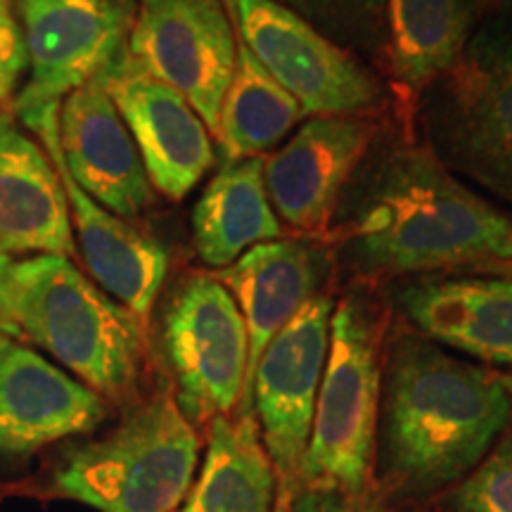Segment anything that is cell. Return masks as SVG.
Returning <instances> with one entry per match:
<instances>
[{"mask_svg": "<svg viewBox=\"0 0 512 512\" xmlns=\"http://www.w3.org/2000/svg\"><path fill=\"white\" fill-rule=\"evenodd\" d=\"M309 22L339 48L354 53H377L389 48V0H275Z\"/></svg>", "mask_w": 512, "mask_h": 512, "instance_id": "cb8c5ba5", "label": "cell"}, {"mask_svg": "<svg viewBox=\"0 0 512 512\" xmlns=\"http://www.w3.org/2000/svg\"><path fill=\"white\" fill-rule=\"evenodd\" d=\"M503 380H505V387H508V392L512 396V377H503Z\"/></svg>", "mask_w": 512, "mask_h": 512, "instance_id": "4dcf8cb0", "label": "cell"}, {"mask_svg": "<svg viewBox=\"0 0 512 512\" xmlns=\"http://www.w3.org/2000/svg\"><path fill=\"white\" fill-rule=\"evenodd\" d=\"M512 415L501 375L401 332L382 361L375 472L399 498L451 489L498 444Z\"/></svg>", "mask_w": 512, "mask_h": 512, "instance_id": "7a4b0ae2", "label": "cell"}, {"mask_svg": "<svg viewBox=\"0 0 512 512\" xmlns=\"http://www.w3.org/2000/svg\"><path fill=\"white\" fill-rule=\"evenodd\" d=\"M3 3H8L10 8H22V5L27 3V0H3Z\"/></svg>", "mask_w": 512, "mask_h": 512, "instance_id": "f546056e", "label": "cell"}, {"mask_svg": "<svg viewBox=\"0 0 512 512\" xmlns=\"http://www.w3.org/2000/svg\"><path fill=\"white\" fill-rule=\"evenodd\" d=\"M339 221L344 261L375 278L470 271L512 259V216L441 164L425 143L380 150L349 183Z\"/></svg>", "mask_w": 512, "mask_h": 512, "instance_id": "6da1fadb", "label": "cell"}, {"mask_svg": "<svg viewBox=\"0 0 512 512\" xmlns=\"http://www.w3.org/2000/svg\"><path fill=\"white\" fill-rule=\"evenodd\" d=\"M328 254L306 240L261 242L221 268L216 278L228 287L245 318L249 335L247 380L271 339L316 299L328 280ZM245 380V384H247Z\"/></svg>", "mask_w": 512, "mask_h": 512, "instance_id": "d6986e66", "label": "cell"}, {"mask_svg": "<svg viewBox=\"0 0 512 512\" xmlns=\"http://www.w3.org/2000/svg\"><path fill=\"white\" fill-rule=\"evenodd\" d=\"M3 320L5 335L29 339L102 399L124 401L136 392L145 363V325L67 256L10 261Z\"/></svg>", "mask_w": 512, "mask_h": 512, "instance_id": "3957f363", "label": "cell"}, {"mask_svg": "<svg viewBox=\"0 0 512 512\" xmlns=\"http://www.w3.org/2000/svg\"><path fill=\"white\" fill-rule=\"evenodd\" d=\"M200 463V437L171 394L133 406L105 437L69 448L50 491L98 512H176Z\"/></svg>", "mask_w": 512, "mask_h": 512, "instance_id": "5b68a950", "label": "cell"}, {"mask_svg": "<svg viewBox=\"0 0 512 512\" xmlns=\"http://www.w3.org/2000/svg\"><path fill=\"white\" fill-rule=\"evenodd\" d=\"M444 512H512V437L486 453L470 475H465L441 498Z\"/></svg>", "mask_w": 512, "mask_h": 512, "instance_id": "d4e9b609", "label": "cell"}, {"mask_svg": "<svg viewBox=\"0 0 512 512\" xmlns=\"http://www.w3.org/2000/svg\"><path fill=\"white\" fill-rule=\"evenodd\" d=\"M389 5H392V0H389Z\"/></svg>", "mask_w": 512, "mask_h": 512, "instance_id": "1f68e13d", "label": "cell"}, {"mask_svg": "<svg viewBox=\"0 0 512 512\" xmlns=\"http://www.w3.org/2000/svg\"><path fill=\"white\" fill-rule=\"evenodd\" d=\"M107 418L91 387L38 351L0 337V458H22L88 434Z\"/></svg>", "mask_w": 512, "mask_h": 512, "instance_id": "9a60e30c", "label": "cell"}, {"mask_svg": "<svg viewBox=\"0 0 512 512\" xmlns=\"http://www.w3.org/2000/svg\"><path fill=\"white\" fill-rule=\"evenodd\" d=\"M489 275H496V278L510 280V283H512V259L510 261H503V264H498V266L491 268Z\"/></svg>", "mask_w": 512, "mask_h": 512, "instance_id": "f1b7e54d", "label": "cell"}, {"mask_svg": "<svg viewBox=\"0 0 512 512\" xmlns=\"http://www.w3.org/2000/svg\"><path fill=\"white\" fill-rule=\"evenodd\" d=\"M408 323L444 349L512 370V283L503 278L420 280L396 292Z\"/></svg>", "mask_w": 512, "mask_h": 512, "instance_id": "ac0fdd59", "label": "cell"}, {"mask_svg": "<svg viewBox=\"0 0 512 512\" xmlns=\"http://www.w3.org/2000/svg\"><path fill=\"white\" fill-rule=\"evenodd\" d=\"M382 361L380 318L363 294H349L332 313L328 363L299 486L344 494L375 491Z\"/></svg>", "mask_w": 512, "mask_h": 512, "instance_id": "8992f818", "label": "cell"}, {"mask_svg": "<svg viewBox=\"0 0 512 512\" xmlns=\"http://www.w3.org/2000/svg\"><path fill=\"white\" fill-rule=\"evenodd\" d=\"M117 105L152 188L181 202L214 166V140L204 119L181 93L166 86L121 50L100 74Z\"/></svg>", "mask_w": 512, "mask_h": 512, "instance_id": "4fadbf2b", "label": "cell"}, {"mask_svg": "<svg viewBox=\"0 0 512 512\" xmlns=\"http://www.w3.org/2000/svg\"><path fill=\"white\" fill-rule=\"evenodd\" d=\"M57 117L60 114L46 117L31 128V133L46 147L67 192L76 252L93 283L145 325L166 280L169 256L152 235L100 207L76 185L60 155Z\"/></svg>", "mask_w": 512, "mask_h": 512, "instance_id": "5bb4252c", "label": "cell"}, {"mask_svg": "<svg viewBox=\"0 0 512 512\" xmlns=\"http://www.w3.org/2000/svg\"><path fill=\"white\" fill-rule=\"evenodd\" d=\"M174 399L192 425L228 418L245 392L249 335L233 294L216 275L183 280L162 318Z\"/></svg>", "mask_w": 512, "mask_h": 512, "instance_id": "ba28073f", "label": "cell"}, {"mask_svg": "<svg viewBox=\"0 0 512 512\" xmlns=\"http://www.w3.org/2000/svg\"><path fill=\"white\" fill-rule=\"evenodd\" d=\"M375 133L377 126L363 117H306L264 159L275 216L299 233H325Z\"/></svg>", "mask_w": 512, "mask_h": 512, "instance_id": "7c38bea8", "label": "cell"}, {"mask_svg": "<svg viewBox=\"0 0 512 512\" xmlns=\"http://www.w3.org/2000/svg\"><path fill=\"white\" fill-rule=\"evenodd\" d=\"M19 10L31 74L12 107L31 131L117 60L131 19L117 0H27Z\"/></svg>", "mask_w": 512, "mask_h": 512, "instance_id": "8fae6325", "label": "cell"}, {"mask_svg": "<svg viewBox=\"0 0 512 512\" xmlns=\"http://www.w3.org/2000/svg\"><path fill=\"white\" fill-rule=\"evenodd\" d=\"M0 252L76 256L60 174L10 112H0Z\"/></svg>", "mask_w": 512, "mask_h": 512, "instance_id": "e0dca14e", "label": "cell"}, {"mask_svg": "<svg viewBox=\"0 0 512 512\" xmlns=\"http://www.w3.org/2000/svg\"><path fill=\"white\" fill-rule=\"evenodd\" d=\"M27 64L24 31L19 27L10 5L0 0V105H12L17 83L22 79Z\"/></svg>", "mask_w": 512, "mask_h": 512, "instance_id": "484cf974", "label": "cell"}, {"mask_svg": "<svg viewBox=\"0 0 512 512\" xmlns=\"http://www.w3.org/2000/svg\"><path fill=\"white\" fill-rule=\"evenodd\" d=\"M235 34L306 117H361L384 98L382 81L275 0H223Z\"/></svg>", "mask_w": 512, "mask_h": 512, "instance_id": "9c48e42d", "label": "cell"}, {"mask_svg": "<svg viewBox=\"0 0 512 512\" xmlns=\"http://www.w3.org/2000/svg\"><path fill=\"white\" fill-rule=\"evenodd\" d=\"M283 233L266 190L264 159L223 164L192 209L195 249L207 266L226 268Z\"/></svg>", "mask_w": 512, "mask_h": 512, "instance_id": "ffe728a7", "label": "cell"}, {"mask_svg": "<svg viewBox=\"0 0 512 512\" xmlns=\"http://www.w3.org/2000/svg\"><path fill=\"white\" fill-rule=\"evenodd\" d=\"M126 53L181 93L216 136L238 60V36L223 0H138Z\"/></svg>", "mask_w": 512, "mask_h": 512, "instance_id": "30bf717a", "label": "cell"}, {"mask_svg": "<svg viewBox=\"0 0 512 512\" xmlns=\"http://www.w3.org/2000/svg\"><path fill=\"white\" fill-rule=\"evenodd\" d=\"M475 22V0H392L389 60L396 81L420 95L456 64Z\"/></svg>", "mask_w": 512, "mask_h": 512, "instance_id": "7402d4cb", "label": "cell"}, {"mask_svg": "<svg viewBox=\"0 0 512 512\" xmlns=\"http://www.w3.org/2000/svg\"><path fill=\"white\" fill-rule=\"evenodd\" d=\"M285 512H380V498L377 491L344 494V491L299 486Z\"/></svg>", "mask_w": 512, "mask_h": 512, "instance_id": "4316f807", "label": "cell"}, {"mask_svg": "<svg viewBox=\"0 0 512 512\" xmlns=\"http://www.w3.org/2000/svg\"><path fill=\"white\" fill-rule=\"evenodd\" d=\"M420 121L441 164L512 207V0L477 19L456 64L420 93Z\"/></svg>", "mask_w": 512, "mask_h": 512, "instance_id": "277c9868", "label": "cell"}, {"mask_svg": "<svg viewBox=\"0 0 512 512\" xmlns=\"http://www.w3.org/2000/svg\"><path fill=\"white\" fill-rule=\"evenodd\" d=\"M304 119L302 105L256 62L238 38V60L216 128L223 164L275 150Z\"/></svg>", "mask_w": 512, "mask_h": 512, "instance_id": "603a6c76", "label": "cell"}, {"mask_svg": "<svg viewBox=\"0 0 512 512\" xmlns=\"http://www.w3.org/2000/svg\"><path fill=\"white\" fill-rule=\"evenodd\" d=\"M10 261H12L10 256L0 252V337H8L5 335V320H3V285H5V273H8Z\"/></svg>", "mask_w": 512, "mask_h": 512, "instance_id": "83f0119b", "label": "cell"}, {"mask_svg": "<svg viewBox=\"0 0 512 512\" xmlns=\"http://www.w3.org/2000/svg\"><path fill=\"white\" fill-rule=\"evenodd\" d=\"M176 512H275V472L252 411L211 422L200 472Z\"/></svg>", "mask_w": 512, "mask_h": 512, "instance_id": "44dd1931", "label": "cell"}, {"mask_svg": "<svg viewBox=\"0 0 512 512\" xmlns=\"http://www.w3.org/2000/svg\"><path fill=\"white\" fill-rule=\"evenodd\" d=\"M57 143L69 176L100 207L121 219L152 207L155 188L100 76L62 100Z\"/></svg>", "mask_w": 512, "mask_h": 512, "instance_id": "2e32d148", "label": "cell"}, {"mask_svg": "<svg viewBox=\"0 0 512 512\" xmlns=\"http://www.w3.org/2000/svg\"><path fill=\"white\" fill-rule=\"evenodd\" d=\"M335 299L318 294L271 339L242 392L240 411H252L275 472V512H285L299 489L304 453L330 351Z\"/></svg>", "mask_w": 512, "mask_h": 512, "instance_id": "52a82bcc", "label": "cell"}]
</instances>
